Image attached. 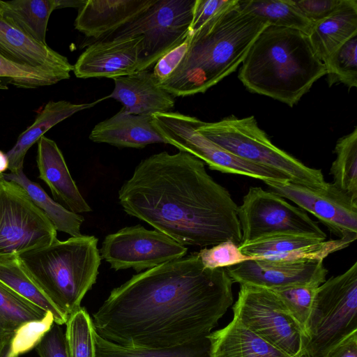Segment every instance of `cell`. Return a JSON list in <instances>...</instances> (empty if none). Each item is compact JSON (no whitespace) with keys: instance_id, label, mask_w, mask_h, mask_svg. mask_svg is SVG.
<instances>
[{"instance_id":"cell-36","label":"cell","mask_w":357,"mask_h":357,"mask_svg":"<svg viewBox=\"0 0 357 357\" xmlns=\"http://www.w3.org/2000/svg\"><path fill=\"white\" fill-rule=\"evenodd\" d=\"M54 323L53 314L47 311L42 319L21 324L10 339L8 357H19L36 348Z\"/></svg>"},{"instance_id":"cell-13","label":"cell","mask_w":357,"mask_h":357,"mask_svg":"<svg viewBox=\"0 0 357 357\" xmlns=\"http://www.w3.org/2000/svg\"><path fill=\"white\" fill-rule=\"evenodd\" d=\"M187 252L188 248L165 234L140 225L107 235L100 250L101 258L111 268H131L139 273L183 257Z\"/></svg>"},{"instance_id":"cell-14","label":"cell","mask_w":357,"mask_h":357,"mask_svg":"<svg viewBox=\"0 0 357 357\" xmlns=\"http://www.w3.org/2000/svg\"><path fill=\"white\" fill-rule=\"evenodd\" d=\"M271 191L287 198L315 216L338 238L352 243L357 238V200L333 183L319 189L307 188L288 179L264 181Z\"/></svg>"},{"instance_id":"cell-7","label":"cell","mask_w":357,"mask_h":357,"mask_svg":"<svg viewBox=\"0 0 357 357\" xmlns=\"http://www.w3.org/2000/svg\"><path fill=\"white\" fill-rule=\"evenodd\" d=\"M357 332V261L317 289L309 317L305 357H327Z\"/></svg>"},{"instance_id":"cell-19","label":"cell","mask_w":357,"mask_h":357,"mask_svg":"<svg viewBox=\"0 0 357 357\" xmlns=\"http://www.w3.org/2000/svg\"><path fill=\"white\" fill-rule=\"evenodd\" d=\"M114 88L105 98H114L126 112L144 116L171 112L174 97L158 84L149 69L113 79Z\"/></svg>"},{"instance_id":"cell-37","label":"cell","mask_w":357,"mask_h":357,"mask_svg":"<svg viewBox=\"0 0 357 357\" xmlns=\"http://www.w3.org/2000/svg\"><path fill=\"white\" fill-rule=\"evenodd\" d=\"M0 78L18 88L37 89L55 84L59 81L33 68L14 63L0 54ZM1 88H5L0 85Z\"/></svg>"},{"instance_id":"cell-35","label":"cell","mask_w":357,"mask_h":357,"mask_svg":"<svg viewBox=\"0 0 357 357\" xmlns=\"http://www.w3.org/2000/svg\"><path fill=\"white\" fill-rule=\"evenodd\" d=\"M318 287L314 284H305L271 289L280 298L305 335Z\"/></svg>"},{"instance_id":"cell-26","label":"cell","mask_w":357,"mask_h":357,"mask_svg":"<svg viewBox=\"0 0 357 357\" xmlns=\"http://www.w3.org/2000/svg\"><path fill=\"white\" fill-rule=\"evenodd\" d=\"M57 0H0V14L31 39L46 43V32Z\"/></svg>"},{"instance_id":"cell-12","label":"cell","mask_w":357,"mask_h":357,"mask_svg":"<svg viewBox=\"0 0 357 357\" xmlns=\"http://www.w3.org/2000/svg\"><path fill=\"white\" fill-rule=\"evenodd\" d=\"M241 242L275 234H293L325 241L326 234L307 213L261 187H250L238 206ZM240 243V244H241Z\"/></svg>"},{"instance_id":"cell-40","label":"cell","mask_w":357,"mask_h":357,"mask_svg":"<svg viewBox=\"0 0 357 357\" xmlns=\"http://www.w3.org/2000/svg\"><path fill=\"white\" fill-rule=\"evenodd\" d=\"M36 349L40 357H70L65 333L60 325L54 323Z\"/></svg>"},{"instance_id":"cell-42","label":"cell","mask_w":357,"mask_h":357,"mask_svg":"<svg viewBox=\"0 0 357 357\" xmlns=\"http://www.w3.org/2000/svg\"><path fill=\"white\" fill-rule=\"evenodd\" d=\"M345 0H298L294 5L313 24L335 13Z\"/></svg>"},{"instance_id":"cell-10","label":"cell","mask_w":357,"mask_h":357,"mask_svg":"<svg viewBox=\"0 0 357 357\" xmlns=\"http://www.w3.org/2000/svg\"><path fill=\"white\" fill-rule=\"evenodd\" d=\"M152 116L154 127L167 144L194 155L211 169L262 181L288 179L280 172L241 159L214 144L197 131L199 119L195 116L177 112L157 113Z\"/></svg>"},{"instance_id":"cell-29","label":"cell","mask_w":357,"mask_h":357,"mask_svg":"<svg viewBox=\"0 0 357 357\" xmlns=\"http://www.w3.org/2000/svg\"><path fill=\"white\" fill-rule=\"evenodd\" d=\"M238 6L261 17L268 25L297 29L307 35L314 24L292 0H238Z\"/></svg>"},{"instance_id":"cell-30","label":"cell","mask_w":357,"mask_h":357,"mask_svg":"<svg viewBox=\"0 0 357 357\" xmlns=\"http://www.w3.org/2000/svg\"><path fill=\"white\" fill-rule=\"evenodd\" d=\"M96 357H209L207 337L171 348L139 349L124 347L106 340L95 333Z\"/></svg>"},{"instance_id":"cell-4","label":"cell","mask_w":357,"mask_h":357,"mask_svg":"<svg viewBox=\"0 0 357 357\" xmlns=\"http://www.w3.org/2000/svg\"><path fill=\"white\" fill-rule=\"evenodd\" d=\"M241 63L238 77L248 91L290 107L326 75L308 35L272 25L257 36Z\"/></svg>"},{"instance_id":"cell-11","label":"cell","mask_w":357,"mask_h":357,"mask_svg":"<svg viewBox=\"0 0 357 357\" xmlns=\"http://www.w3.org/2000/svg\"><path fill=\"white\" fill-rule=\"evenodd\" d=\"M57 231L18 184L0 182V256L19 255L48 245Z\"/></svg>"},{"instance_id":"cell-18","label":"cell","mask_w":357,"mask_h":357,"mask_svg":"<svg viewBox=\"0 0 357 357\" xmlns=\"http://www.w3.org/2000/svg\"><path fill=\"white\" fill-rule=\"evenodd\" d=\"M156 0H86L79 8L75 28L97 40L132 21Z\"/></svg>"},{"instance_id":"cell-46","label":"cell","mask_w":357,"mask_h":357,"mask_svg":"<svg viewBox=\"0 0 357 357\" xmlns=\"http://www.w3.org/2000/svg\"><path fill=\"white\" fill-rule=\"evenodd\" d=\"M0 182H1V175H0Z\"/></svg>"},{"instance_id":"cell-24","label":"cell","mask_w":357,"mask_h":357,"mask_svg":"<svg viewBox=\"0 0 357 357\" xmlns=\"http://www.w3.org/2000/svg\"><path fill=\"white\" fill-rule=\"evenodd\" d=\"M326 241V240H325ZM324 241L317 237L282 234L241 243L238 248L247 256L276 261H308L317 257L314 244Z\"/></svg>"},{"instance_id":"cell-44","label":"cell","mask_w":357,"mask_h":357,"mask_svg":"<svg viewBox=\"0 0 357 357\" xmlns=\"http://www.w3.org/2000/svg\"><path fill=\"white\" fill-rule=\"evenodd\" d=\"M9 161L6 153L0 150V175L8 169Z\"/></svg>"},{"instance_id":"cell-27","label":"cell","mask_w":357,"mask_h":357,"mask_svg":"<svg viewBox=\"0 0 357 357\" xmlns=\"http://www.w3.org/2000/svg\"><path fill=\"white\" fill-rule=\"evenodd\" d=\"M2 177L21 186L32 202L45 213L56 231L79 236L84 220L82 215L74 213L52 199L38 183L30 180L23 169L15 173H3Z\"/></svg>"},{"instance_id":"cell-20","label":"cell","mask_w":357,"mask_h":357,"mask_svg":"<svg viewBox=\"0 0 357 357\" xmlns=\"http://www.w3.org/2000/svg\"><path fill=\"white\" fill-rule=\"evenodd\" d=\"M37 143L38 178L47 185L54 199L61 201L67 209L74 213L91 211L73 179L56 143L45 135Z\"/></svg>"},{"instance_id":"cell-6","label":"cell","mask_w":357,"mask_h":357,"mask_svg":"<svg viewBox=\"0 0 357 357\" xmlns=\"http://www.w3.org/2000/svg\"><path fill=\"white\" fill-rule=\"evenodd\" d=\"M197 131L233 155L285 175L296 184L312 188L327 183L321 169L310 167L274 145L253 116L231 115L215 122L199 119Z\"/></svg>"},{"instance_id":"cell-22","label":"cell","mask_w":357,"mask_h":357,"mask_svg":"<svg viewBox=\"0 0 357 357\" xmlns=\"http://www.w3.org/2000/svg\"><path fill=\"white\" fill-rule=\"evenodd\" d=\"M206 337L210 342L209 357H291L234 319Z\"/></svg>"},{"instance_id":"cell-1","label":"cell","mask_w":357,"mask_h":357,"mask_svg":"<svg viewBox=\"0 0 357 357\" xmlns=\"http://www.w3.org/2000/svg\"><path fill=\"white\" fill-rule=\"evenodd\" d=\"M225 268L204 266L198 252L133 275L93 314L103 339L131 348L165 349L210 334L233 303Z\"/></svg>"},{"instance_id":"cell-28","label":"cell","mask_w":357,"mask_h":357,"mask_svg":"<svg viewBox=\"0 0 357 357\" xmlns=\"http://www.w3.org/2000/svg\"><path fill=\"white\" fill-rule=\"evenodd\" d=\"M0 283L45 311L51 312L56 324H66L68 317L47 298L33 281L18 255L0 256Z\"/></svg>"},{"instance_id":"cell-25","label":"cell","mask_w":357,"mask_h":357,"mask_svg":"<svg viewBox=\"0 0 357 357\" xmlns=\"http://www.w3.org/2000/svg\"><path fill=\"white\" fill-rule=\"evenodd\" d=\"M357 35V1L345 0L327 18L313 24L308 35L317 56L324 63L347 40Z\"/></svg>"},{"instance_id":"cell-23","label":"cell","mask_w":357,"mask_h":357,"mask_svg":"<svg viewBox=\"0 0 357 357\" xmlns=\"http://www.w3.org/2000/svg\"><path fill=\"white\" fill-rule=\"evenodd\" d=\"M98 102L75 104L66 100L49 101L39 112L33 123L20 135L15 145L6 153L10 172L23 169L27 151L46 132L74 114L90 108Z\"/></svg>"},{"instance_id":"cell-16","label":"cell","mask_w":357,"mask_h":357,"mask_svg":"<svg viewBox=\"0 0 357 357\" xmlns=\"http://www.w3.org/2000/svg\"><path fill=\"white\" fill-rule=\"evenodd\" d=\"M142 36L99 40L89 45L73 65L78 78L114 79L138 72Z\"/></svg>"},{"instance_id":"cell-31","label":"cell","mask_w":357,"mask_h":357,"mask_svg":"<svg viewBox=\"0 0 357 357\" xmlns=\"http://www.w3.org/2000/svg\"><path fill=\"white\" fill-rule=\"evenodd\" d=\"M47 311L0 283V344L23 323L42 319Z\"/></svg>"},{"instance_id":"cell-9","label":"cell","mask_w":357,"mask_h":357,"mask_svg":"<svg viewBox=\"0 0 357 357\" xmlns=\"http://www.w3.org/2000/svg\"><path fill=\"white\" fill-rule=\"evenodd\" d=\"M195 0H156L144 13L107 38L142 36L139 70L149 69L190 33Z\"/></svg>"},{"instance_id":"cell-5","label":"cell","mask_w":357,"mask_h":357,"mask_svg":"<svg viewBox=\"0 0 357 357\" xmlns=\"http://www.w3.org/2000/svg\"><path fill=\"white\" fill-rule=\"evenodd\" d=\"M98 242L94 236L82 234L18 255L33 281L68 317L96 282L101 261Z\"/></svg>"},{"instance_id":"cell-8","label":"cell","mask_w":357,"mask_h":357,"mask_svg":"<svg viewBox=\"0 0 357 357\" xmlns=\"http://www.w3.org/2000/svg\"><path fill=\"white\" fill-rule=\"evenodd\" d=\"M232 309L247 329L291 357H305L307 337L273 290L241 284Z\"/></svg>"},{"instance_id":"cell-17","label":"cell","mask_w":357,"mask_h":357,"mask_svg":"<svg viewBox=\"0 0 357 357\" xmlns=\"http://www.w3.org/2000/svg\"><path fill=\"white\" fill-rule=\"evenodd\" d=\"M0 54L7 59L41 71L59 82L68 79L73 70L65 56L40 43L7 22L0 14Z\"/></svg>"},{"instance_id":"cell-32","label":"cell","mask_w":357,"mask_h":357,"mask_svg":"<svg viewBox=\"0 0 357 357\" xmlns=\"http://www.w3.org/2000/svg\"><path fill=\"white\" fill-rule=\"evenodd\" d=\"M336 158L330 174L337 188L357 200V128L340 138L335 146Z\"/></svg>"},{"instance_id":"cell-43","label":"cell","mask_w":357,"mask_h":357,"mask_svg":"<svg viewBox=\"0 0 357 357\" xmlns=\"http://www.w3.org/2000/svg\"><path fill=\"white\" fill-rule=\"evenodd\" d=\"M327 357H357V332L341 342Z\"/></svg>"},{"instance_id":"cell-15","label":"cell","mask_w":357,"mask_h":357,"mask_svg":"<svg viewBox=\"0 0 357 357\" xmlns=\"http://www.w3.org/2000/svg\"><path fill=\"white\" fill-rule=\"evenodd\" d=\"M225 269L234 282L268 289L305 284L319 286L326 280L328 272L324 261L290 262L258 258Z\"/></svg>"},{"instance_id":"cell-3","label":"cell","mask_w":357,"mask_h":357,"mask_svg":"<svg viewBox=\"0 0 357 357\" xmlns=\"http://www.w3.org/2000/svg\"><path fill=\"white\" fill-rule=\"evenodd\" d=\"M268 24L237 2L192 33L179 66L160 87L175 96L204 93L232 73Z\"/></svg>"},{"instance_id":"cell-41","label":"cell","mask_w":357,"mask_h":357,"mask_svg":"<svg viewBox=\"0 0 357 357\" xmlns=\"http://www.w3.org/2000/svg\"><path fill=\"white\" fill-rule=\"evenodd\" d=\"M236 2L237 0H195L190 31L195 33L212 17Z\"/></svg>"},{"instance_id":"cell-2","label":"cell","mask_w":357,"mask_h":357,"mask_svg":"<svg viewBox=\"0 0 357 357\" xmlns=\"http://www.w3.org/2000/svg\"><path fill=\"white\" fill-rule=\"evenodd\" d=\"M123 211L182 245L241 242L238 206L203 161L179 151L142 160L119 190Z\"/></svg>"},{"instance_id":"cell-33","label":"cell","mask_w":357,"mask_h":357,"mask_svg":"<svg viewBox=\"0 0 357 357\" xmlns=\"http://www.w3.org/2000/svg\"><path fill=\"white\" fill-rule=\"evenodd\" d=\"M65 333L70 357H96L92 318L84 307L68 317Z\"/></svg>"},{"instance_id":"cell-38","label":"cell","mask_w":357,"mask_h":357,"mask_svg":"<svg viewBox=\"0 0 357 357\" xmlns=\"http://www.w3.org/2000/svg\"><path fill=\"white\" fill-rule=\"evenodd\" d=\"M197 252L204 266L208 268H227L255 259L243 254L238 245L230 240L204 248Z\"/></svg>"},{"instance_id":"cell-21","label":"cell","mask_w":357,"mask_h":357,"mask_svg":"<svg viewBox=\"0 0 357 357\" xmlns=\"http://www.w3.org/2000/svg\"><path fill=\"white\" fill-rule=\"evenodd\" d=\"M89 139L117 147L141 149L151 144H167L153 125L152 116L129 113L121 108L112 117L96 124Z\"/></svg>"},{"instance_id":"cell-34","label":"cell","mask_w":357,"mask_h":357,"mask_svg":"<svg viewBox=\"0 0 357 357\" xmlns=\"http://www.w3.org/2000/svg\"><path fill=\"white\" fill-rule=\"evenodd\" d=\"M328 86L342 83L349 89L357 86V35L354 36L324 62Z\"/></svg>"},{"instance_id":"cell-45","label":"cell","mask_w":357,"mask_h":357,"mask_svg":"<svg viewBox=\"0 0 357 357\" xmlns=\"http://www.w3.org/2000/svg\"><path fill=\"white\" fill-rule=\"evenodd\" d=\"M10 340L0 344V357H8Z\"/></svg>"},{"instance_id":"cell-39","label":"cell","mask_w":357,"mask_h":357,"mask_svg":"<svg viewBox=\"0 0 357 357\" xmlns=\"http://www.w3.org/2000/svg\"><path fill=\"white\" fill-rule=\"evenodd\" d=\"M192 32L178 45L167 52L155 63L153 74L158 84L164 82L174 73L184 59L189 49Z\"/></svg>"}]
</instances>
